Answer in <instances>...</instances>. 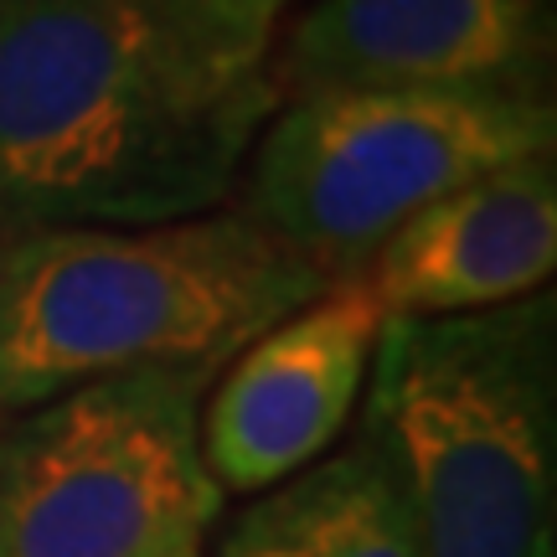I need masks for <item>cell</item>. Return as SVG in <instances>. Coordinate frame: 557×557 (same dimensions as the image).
<instances>
[{"instance_id": "10", "label": "cell", "mask_w": 557, "mask_h": 557, "mask_svg": "<svg viewBox=\"0 0 557 557\" xmlns=\"http://www.w3.org/2000/svg\"><path fill=\"white\" fill-rule=\"evenodd\" d=\"M207 78L227 88L269 83L278 21L295 0H139Z\"/></svg>"}, {"instance_id": "8", "label": "cell", "mask_w": 557, "mask_h": 557, "mask_svg": "<svg viewBox=\"0 0 557 557\" xmlns=\"http://www.w3.org/2000/svg\"><path fill=\"white\" fill-rule=\"evenodd\" d=\"M557 263V165L511 160L423 207L367 263L387 320L475 315L542 295Z\"/></svg>"}, {"instance_id": "4", "label": "cell", "mask_w": 557, "mask_h": 557, "mask_svg": "<svg viewBox=\"0 0 557 557\" xmlns=\"http://www.w3.org/2000/svg\"><path fill=\"white\" fill-rule=\"evenodd\" d=\"M537 88L295 94L248 150V212L331 278H357L408 218L511 160L553 150Z\"/></svg>"}, {"instance_id": "2", "label": "cell", "mask_w": 557, "mask_h": 557, "mask_svg": "<svg viewBox=\"0 0 557 557\" xmlns=\"http://www.w3.org/2000/svg\"><path fill=\"white\" fill-rule=\"evenodd\" d=\"M243 212L150 227H21L0 238V408L26 413L83 382L222 367L325 289Z\"/></svg>"}, {"instance_id": "1", "label": "cell", "mask_w": 557, "mask_h": 557, "mask_svg": "<svg viewBox=\"0 0 557 557\" xmlns=\"http://www.w3.org/2000/svg\"><path fill=\"white\" fill-rule=\"evenodd\" d=\"M274 83L227 88L139 0H0V233L218 212Z\"/></svg>"}, {"instance_id": "5", "label": "cell", "mask_w": 557, "mask_h": 557, "mask_svg": "<svg viewBox=\"0 0 557 557\" xmlns=\"http://www.w3.org/2000/svg\"><path fill=\"white\" fill-rule=\"evenodd\" d=\"M218 367L83 382L0 429V557H201L222 511L201 459Z\"/></svg>"}, {"instance_id": "9", "label": "cell", "mask_w": 557, "mask_h": 557, "mask_svg": "<svg viewBox=\"0 0 557 557\" xmlns=\"http://www.w3.org/2000/svg\"><path fill=\"white\" fill-rule=\"evenodd\" d=\"M212 557H418L413 511L372 429L263 491L227 521Z\"/></svg>"}, {"instance_id": "3", "label": "cell", "mask_w": 557, "mask_h": 557, "mask_svg": "<svg viewBox=\"0 0 557 557\" xmlns=\"http://www.w3.org/2000/svg\"><path fill=\"white\" fill-rule=\"evenodd\" d=\"M367 429L393 459L418 557H553L557 305L382 320Z\"/></svg>"}, {"instance_id": "7", "label": "cell", "mask_w": 557, "mask_h": 557, "mask_svg": "<svg viewBox=\"0 0 557 557\" xmlns=\"http://www.w3.org/2000/svg\"><path fill=\"white\" fill-rule=\"evenodd\" d=\"M547 0H315L269 62L274 94L325 88H537Z\"/></svg>"}, {"instance_id": "6", "label": "cell", "mask_w": 557, "mask_h": 557, "mask_svg": "<svg viewBox=\"0 0 557 557\" xmlns=\"http://www.w3.org/2000/svg\"><path fill=\"white\" fill-rule=\"evenodd\" d=\"M382 320L357 274L243 346L201 403V459L218 491L263 496L336 449L372 377Z\"/></svg>"}]
</instances>
